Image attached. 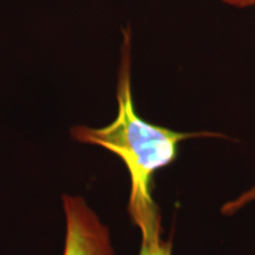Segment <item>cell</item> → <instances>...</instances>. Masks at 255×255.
Here are the masks:
<instances>
[{
    "instance_id": "obj_4",
    "label": "cell",
    "mask_w": 255,
    "mask_h": 255,
    "mask_svg": "<svg viewBox=\"0 0 255 255\" xmlns=\"http://www.w3.org/2000/svg\"><path fill=\"white\" fill-rule=\"evenodd\" d=\"M253 201H255V186L253 188H251V189L244 191V193H242L240 196H238L237 199L227 201V202L222 206L221 213L223 215L235 214V213L239 212V210L244 208V207H246L247 205H250Z\"/></svg>"
},
{
    "instance_id": "obj_5",
    "label": "cell",
    "mask_w": 255,
    "mask_h": 255,
    "mask_svg": "<svg viewBox=\"0 0 255 255\" xmlns=\"http://www.w3.org/2000/svg\"><path fill=\"white\" fill-rule=\"evenodd\" d=\"M226 4L237 6V7H247V6L255 5V0H221Z\"/></svg>"
},
{
    "instance_id": "obj_1",
    "label": "cell",
    "mask_w": 255,
    "mask_h": 255,
    "mask_svg": "<svg viewBox=\"0 0 255 255\" xmlns=\"http://www.w3.org/2000/svg\"><path fill=\"white\" fill-rule=\"evenodd\" d=\"M130 38L126 36L117 83V115L108 126H75L70 135L75 141L98 145L122 159L130 176L128 210L132 221L158 210L152 199L154 175L170 165L178 156L180 143L197 137H219L216 132H181L146 122L136 113L131 92Z\"/></svg>"
},
{
    "instance_id": "obj_3",
    "label": "cell",
    "mask_w": 255,
    "mask_h": 255,
    "mask_svg": "<svg viewBox=\"0 0 255 255\" xmlns=\"http://www.w3.org/2000/svg\"><path fill=\"white\" fill-rule=\"evenodd\" d=\"M136 226L141 232L138 255H173V242L162 237L161 213L146 216Z\"/></svg>"
},
{
    "instance_id": "obj_2",
    "label": "cell",
    "mask_w": 255,
    "mask_h": 255,
    "mask_svg": "<svg viewBox=\"0 0 255 255\" xmlns=\"http://www.w3.org/2000/svg\"><path fill=\"white\" fill-rule=\"evenodd\" d=\"M66 234L63 255H115L110 231L83 197L63 195Z\"/></svg>"
}]
</instances>
